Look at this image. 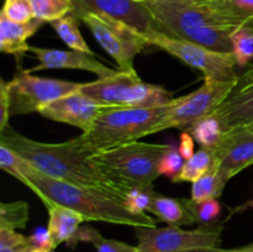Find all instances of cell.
<instances>
[{
	"label": "cell",
	"instance_id": "6da1fadb",
	"mask_svg": "<svg viewBox=\"0 0 253 252\" xmlns=\"http://www.w3.org/2000/svg\"><path fill=\"white\" fill-rule=\"evenodd\" d=\"M0 142L54 179L108 193L124 203L131 192L91 160L95 151L82 135L61 143H44L20 135L9 126L0 132Z\"/></svg>",
	"mask_w": 253,
	"mask_h": 252
},
{
	"label": "cell",
	"instance_id": "7a4b0ae2",
	"mask_svg": "<svg viewBox=\"0 0 253 252\" xmlns=\"http://www.w3.org/2000/svg\"><path fill=\"white\" fill-rule=\"evenodd\" d=\"M26 185L42 203L63 205L82 215L85 221H104L132 227H156V220L148 214H135L125 203L100 190L79 187L54 179L30 166L24 172Z\"/></svg>",
	"mask_w": 253,
	"mask_h": 252
},
{
	"label": "cell",
	"instance_id": "3957f363",
	"mask_svg": "<svg viewBox=\"0 0 253 252\" xmlns=\"http://www.w3.org/2000/svg\"><path fill=\"white\" fill-rule=\"evenodd\" d=\"M145 4L163 34L217 52H232L231 35L236 26L207 4L190 0H151Z\"/></svg>",
	"mask_w": 253,
	"mask_h": 252
},
{
	"label": "cell",
	"instance_id": "277c9868",
	"mask_svg": "<svg viewBox=\"0 0 253 252\" xmlns=\"http://www.w3.org/2000/svg\"><path fill=\"white\" fill-rule=\"evenodd\" d=\"M174 100L155 108H104L82 136L95 152L138 141L151 135L152 128L173 108Z\"/></svg>",
	"mask_w": 253,
	"mask_h": 252
},
{
	"label": "cell",
	"instance_id": "5b68a950",
	"mask_svg": "<svg viewBox=\"0 0 253 252\" xmlns=\"http://www.w3.org/2000/svg\"><path fill=\"white\" fill-rule=\"evenodd\" d=\"M169 145L140 141L98 151L91 160L127 189L151 190L158 177V165Z\"/></svg>",
	"mask_w": 253,
	"mask_h": 252
},
{
	"label": "cell",
	"instance_id": "8992f818",
	"mask_svg": "<svg viewBox=\"0 0 253 252\" xmlns=\"http://www.w3.org/2000/svg\"><path fill=\"white\" fill-rule=\"evenodd\" d=\"M82 94L106 108H155L173 100V93L161 85L146 83L137 73L118 71L106 78L83 83Z\"/></svg>",
	"mask_w": 253,
	"mask_h": 252
},
{
	"label": "cell",
	"instance_id": "52a82bcc",
	"mask_svg": "<svg viewBox=\"0 0 253 252\" xmlns=\"http://www.w3.org/2000/svg\"><path fill=\"white\" fill-rule=\"evenodd\" d=\"M142 37L148 46H155L177 57L187 66L202 72L204 78L209 77L221 82H239L240 77L235 72L236 58L232 52L224 53L214 51L194 42L175 39L158 30L142 34Z\"/></svg>",
	"mask_w": 253,
	"mask_h": 252
},
{
	"label": "cell",
	"instance_id": "ba28073f",
	"mask_svg": "<svg viewBox=\"0 0 253 252\" xmlns=\"http://www.w3.org/2000/svg\"><path fill=\"white\" fill-rule=\"evenodd\" d=\"M239 82H221L205 77L204 84L188 95L175 98L167 115L152 128L151 135L168 128L188 131L195 123L210 115L236 89Z\"/></svg>",
	"mask_w": 253,
	"mask_h": 252
},
{
	"label": "cell",
	"instance_id": "9c48e42d",
	"mask_svg": "<svg viewBox=\"0 0 253 252\" xmlns=\"http://www.w3.org/2000/svg\"><path fill=\"white\" fill-rule=\"evenodd\" d=\"M76 16L89 27L98 43L116 62L119 71L137 73L133 59L148 46L142 34L124 22L103 15L82 12Z\"/></svg>",
	"mask_w": 253,
	"mask_h": 252
},
{
	"label": "cell",
	"instance_id": "30bf717a",
	"mask_svg": "<svg viewBox=\"0 0 253 252\" xmlns=\"http://www.w3.org/2000/svg\"><path fill=\"white\" fill-rule=\"evenodd\" d=\"M82 84L83 83L35 77L30 73L29 69L17 67L14 78L6 82L10 118L39 113L47 104L78 91Z\"/></svg>",
	"mask_w": 253,
	"mask_h": 252
},
{
	"label": "cell",
	"instance_id": "8fae6325",
	"mask_svg": "<svg viewBox=\"0 0 253 252\" xmlns=\"http://www.w3.org/2000/svg\"><path fill=\"white\" fill-rule=\"evenodd\" d=\"M222 225L212 224L195 230L179 226L135 227L138 252H183L198 247H219Z\"/></svg>",
	"mask_w": 253,
	"mask_h": 252
},
{
	"label": "cell",
	"instance_id": "7c38bea8",
	"mask_svg": "<svg viewBox=\"0 0 253 252\" xmlns=\"http://www.w3.org/2000/svg\"><path fill=\"white\" fill-rule=\"evenodd\" d=\"M72 2L74 15L82 12L103 15L124 22L140 34H148L153 30L160 31L147 5L137 0H72Z\"/></svg>",
	"mask_w": 253,
	"mask_h": 252
},
{
	"label": "cell",
	"instance_id": "4fadbf2b",
	"mask_svg": "<svg viewBox=\"0 0 253 252\" xmlns=\"http://www.w3.org/2000/svg\"><path fill=\"white\" fill-rule=\"evenodd\" d=\"M104 108L106 106L100 105L78 90L47 104L39 113L49 120L81 128L82 133H84L89 131Z\"/></svg>",
	"mask_w": 253,
	"mask_h": 252
},
{
	"label": "cell",
	"instance_id": "5bb4252c",
	"mask_svg": "<svg viewBox=\"0 0 253 252\" xmlns=\"http://www.w3.org/2000/svg\"><path fill=\"white\" fill-rule=\"evenodd\" d=\"M215 156L220 175L225 182H229L253 165V133L246 127L226 132Z\"/></svg>",
	"mask_w": 253,
	"mask_h": 252
},
{
	"label": "cell",
	"instance_id": "9a60e30c",
	"mask_svg": "<svg viewBox=\"0 0 253 252\" xmlns=\"http://www.w3.org/2000/svg\"><path fill=\"white\" fill-rule=\"evenodd\" d=\"M30 52H32L39 61L37 66L29 69L30 73L43 71V69H79V71L91 72L99 78H106L118 72L99 62L93 54L84 53L76 49L63 51V49L30 46Z\"/></svg>",
	"mask_w": 253,
	"mask_h": 252
},
{
	"label": "cell",
	"instance_id": "2e32d148",
	"mask_svg": "<svg viewBox=\"0 0 253 252\" xmlns=\"http://www.w3.org/2000/svg\"><path fill=\"white\" fill-rule=\"evenodd\" d=\"M211 114L219 119L225 133L251 125L253 124V83L235 89L231 95Z\"/></svg>",
	"mask_w": 253,
	"mask_h": 252
},
{
	"label": "cell",
	"instance_id": "e0dca14e",
	"mask_svg": "<svg viewBox=\"0 0 253 252\" xmlns=\"http://www.w3.org/2000/svg\"><path fill=\"white\" fill-rule=\"evenodd\" d=\"M44 24L42 20H31L26 24H17L0 14V49L4 53L14 54L17 59L30 52L27 40L36 34Z\"/></svg>",
	"mask_w": 253,
	"mask_h": 252
},
{
	"label": "cell",
	"instance_id": "ac0fdd59",
	"mask_svg": "<svg viewBox=\"0 0 253 252\" xmlns=\"http://www.w3.org/2000/svg\"><path fill=\"white\" fill-rule=\"evenodd\" d=\"M44 205L48 211L47 229L53 239L56 247L63 242H67L69 246L85 219L76 210H72L63 205L52 202L44 203Z\"/></svg>",
	"mask_w": 253,
	"mask_h": 252
},
{
	"label": "cell",
	"instance_id": "d6986e66",
	"mask_svg": "<svg viewBox=\"0 0 253 252\" xmlns=\"http://www.w3.org/2000/svg\"><path fill=\"white\" fill-rule=\"evenodd\" d=\"M148 211L156 215L161 221L167 222L169 226L180 227L183 225L195 224L190 208V199L185 198H169L153 192Z\"/></svg>",
	"mask_w": 253,
	"mask_h": 252
},
{
	"label": "cell",
	"instance_id": "ffe728a7",
	"mask_svg": "<svg viewBox=\"0 0 253 252\" xmlns=\"http://www.w3.org/2000/svg\"><path fill=\"white\" fill-rule=\"evenodd\" d=\"M203 4L236 27L253 21V0H209Z\"/></svg>",
	"mask_w": 253,
	"mask_h": 252
},
{
	"label": "cell",
	"instance_id": "44dd1931",
	"mask_svg": "<svg viewBox=\"0 0 253 252\" xmlns=\"http://www.w3.org/2000/svg\"><path fill=\"white\" fill-rule=\"evenodd\" d=\"M215 162H216L215 151L208 150V148H200L192 157L184 161L183 168L178 173L177 177L172 179V182L194 183L195 180L202 178L205 173L209 172L212 166L215 165Z\"/></svg>",
	"mask_w": 253,
	"mask_h": 252
},
{
	"label": "cell",
	"instance_id": "7402d4cb",
	"mask_svg": "<svg viewBox=\"0 0 253 252\" xmlns=\"http://www.w3.org/2000/svg\"><path fill=\"white\" fill-rule=\"evenodd\" d=\"M188 131L202 148L212 151H216L225 135L221 123L212 114L195 123Z\"/></svg>",
	"mask_w": 253,
	"mask_h": 252
},
{
	"label": "cell",
	"instance_id": "603a6c76",
	"mask_svg": "<svg viewBox=\"0 0 253 252\" xmlns=\"http://www.w3.org/2000/svg\"><path fill=\"white\" fill-rule=\"evenodd\" d=\"M78 20V17H77L73 12H71V14L61 17V19L49 22V24L53 26L54 31L57 32L59 39H61L67 46L71 47L72 49H76V51H81L84 52V53H89L95 56V54L93 53V51L89 48L85 40L82 36V32L81 30H79Z\"/></svg>",
	"mask_w": 253,
	"mask_h": 252
},
{
	"label": "cell",
	"instance_id": "cb8c5ba5",
	"mask_svg": "<svg viewBox=\"0 0 253 252\" xmlns=\"http://www.w3.org/2000/svg\"><path fill=\"white\" fill-rule=\"evenodd\" d=\"M226 184L227 182L222 179L217 169L216 162H215L209 172H207L202 178L193 183L190 199L195 203L204 202L208 199H217L221 197Z\"/></svg>",
	"mask_w": 253,
	"mask_h": 252
},
{
	"label": "cell",
	"instance_id": "d4e9b609",
	"mask_svg": "<svg viewBox=\"0 0 253 252\" xmlns=\"http://www.w3.org/2000/svg\"><path fill=\"white\" fill-rule=\"evenodd\" d=\"M78 241L90 242L96 252H138L137 246H131L123 241L113 239H105L99 231L90 226H81L76 237L69 246L74 247Z\"/></svg>",
	"mask_w": 253,
	"mask_h": 252
},
{
	"label": "cell",
	"instance_id": "484cf974",
	"mask_svg": "<svg viewBox=\"0 0 253 252\" xmlns=\"http://www.w3.org/2000/svg\"><path fill=\"white\" fill-rule=\"evenodd\" d=\"M231 42L237 67L244 69L253 59V21L236 27L231 35Z\"/></svg>",
	"mask_w": 253,
	"mask_h": 252
},
{
	"label": "cell",
	"instance_id": "4316f807",
	"mask_svg": "<svg viewBox=\"0 0 253 252\" xmlns=\"http://www.w3.org/2000/svg\"><path fill=\"white\" fill-rule=\"evenodd\" d=\"M30 220V208L26 202H11L0 204V227L24 229Z\"/></svg>",
	"mask_w": 253,
	"mask_h": 252
},
{
	"label": "cell",
	"instance_id": "83f0119b",
	"mask_svg": "<svg viewBox=\"0 0 253 252\" xmlns=\"http://www.w3.org/2000/svg\"><path fill=\"white\" fill-rule=\"evenodd\" d=\"M35 17L44 22H52L74 10L72 0H31Z\"/></svg>",
	"mask_w": 253,
	"mask_h": 252
},
{
	"label": "cell",
	"instance_id": "f1b7e54d",
	"mask_svg": "<svg viewBox=\"0 0 253 252\" xmlns=\"http://www.w3.org/2000/svg\"><path fill=\"white\" fill-rule=\"evenodd\" d=\"M30 166H31V163L29 161L25 160L24 157H21L19 153L7 147L6 145L0 142V168L2 170H5L26 185V178H25L24 172Z\"/></svg>",
	"mask_w": 253,
	"mask_h": 252
},
{
	"label": "cell",
	"instance_id": "f546056e",
	"mask_svg": "<svg viewBox=\"0 0 253 252\" xmlns=\"http://www.w3.org/2000/svg\"><path fill=\"white\" fill-rule=\"evenodd\" d=\"M190 208L195 224H199L200 226L215 224V220L221 212V204L217 199H208L200 203H195L190 199Z\"/></svg>",
	"mask_w": 253,
	"mask_h": 252
},
{
	"label": "cell",
	"instance_id": "4dcf8cb0",
	"mask_svg": "<svg viewBox=\"0 0 253 252\" xmlns=\"http://www.w3.org/2000/svg\"><path fill=\"white\" fill-rule=\"evenodd\" d=\"M1 14L17 24H26L35 19L31 0H5Z\"/></svg>",
	"mask_w": 253,
	"mask_h": 252
},
{
	"label": "cell",
	"instance_id": "1f68e13d",
	"mask_svg": "<svg viewBox=\"0 0 253 252\" xmlns=\"http://www.w3.org/2000/svg\"><path fill=\"white\" fill-rule=\"evenodd\" d=\"M183 165H184V158L182 157L178 148L169 145L168 150L161 158L160 165H158V173H160V175H165L172 180L180 172Z\"/></svg>",
	"mask_w": 253,
	"mask_h": 252
},
{
	"label": "cell",
	"instance_id": "d6a6232c",
	"mask_svg": "<svg viewBox=\"0 0 253 252\" xmlns=\"http://www.w3.org/2000/svg\"><path fill=\"white\" fill-rule=\"evenodd\" d=\"M29 239L16 230L0 227V252H27Z\"/></svg>",
	"mask_w": 253,
	"mask_h": 252
},
{
	"label": "cell",
	"instance_id": "836d02e7",
	"mask_svg": "<svg viewBox=\"0 0 253 252\" xmlns=\"http://www.w3.org/2000/svg\"><path fill=\"white\" fill-rule=\"evenodd\" d=\"M153 190L132 189L125 199V207L135 214H146L152 202Z\"/></svg>",
	"mask_w": 253,
	"mask_h": 252
},
{
	"label": "cell",
	"instance_id": "e575fe53",
	"mask_svg": "<svg viewBox=\"0 0 253 252\" xmlns=\"http://www.w3.org/2000/svg\"><path fill=\"white\" fill-rule=\"evenodd\" d=\"M30 242V246L35 247V249L44 250V251L52 252L56 249L53 239H52L51 234H49L48 229H43V227H39L35 230L34 234L31 236L27 237Z\"/></svg>",
	"mask_w": 253,
	"mask_h": 252
},
{
	"label": "cell",
	"instance_id": "d590c367",
	"mask_svg": "<svg viewBox=\"0 0 253 252\" xmlns=\"http://www.w3.org/2000/svg\"><path fill=\"white\" fill-rule=\"evenodd\" d=\"M10 120V101L7 94L6 82L0 79V132L9 127Z\"/></svg>",
	"mask_w": 253,
	"mask_h": 252
},
{
	"label": "cell",
	"instance_id": "8d00e7d4",
	"mask_svg": "<svg viewBox=\"0 0 253 252\" xmlns=\"http://www.w3.org/2000/svg\"><path fill=\"white\" fill-rule=\"evenodd\" d=\"M194 141L195 140L190 135L189 131H183L182 135H180L178 151H179V153L184 160H188V158L194 155Z\"/></svg>",
	"mask_w": 253,
	"mask_h": 252
},
{
	"label": "cell",
	"instance_id": "74e56055",
	"mask_svg": "<svg viewBox=\"0 0 253 252\" xmlns=\"http://www.w3.org/2000/svg\"><path fill=\"white\" fill-rule=\"evenodd\" d=\"M253 83V66L250 67L244 74L239 78V84H237L236 88H242L245 85H249V84Z\"/></svg>",
	"mask_w": 253,
	"mask_h": 252
},
{
	"label": "cell",
	"instance_id": "f35d334b",
	"mask_svg": "<svg viewBox=\"0 0 253 252\" xmlns=\"http://www.w3.org/2000/svg\"><path fill=\"white\" fill-rule=\"evenodd\" d=\"M183 252H236V249H220V247H198V249L187 250Z\"/></svg>",
	"mask_w": 253,
	"mask_h": 252
},
{
	"label": "cell",
	"instance_id": "ab89813d",
	"mask_svg": "<svg viewBox=\"0 0 253 252\" xmlns=\"http://www.w3.org/2000/svg\"><path fill=\"white\" fill-rule=\"evenodd\" d=\"M236 252H253V244L247 245V246L244 247H239V249H236Z\"/></svg>",
	"mask_w": 253,
	"mask_h": 252
},
{
	"label": "cell",
	"instance_id": "60d3db41",
	"mask_svg": "<svg viewBox=\"0 0 253 252\" xmlns=\"http://www.w3.org/2000/svg\"><path fill=\"white\" fill-rule=\"evenodd\" d=\"M27 252H48V251H44V250H40V249H35V247L30 246V249L27 250Z\"/></svg>",
	"mask_w": 253,
	"mask_h": 252
},
{
	"label": "cell",
	"instance_id": "b9f144b4",
	"mask_svg": "<svg viewBox=\"0 0 253 252\" xmlns=\"http://www.w3.org/2000/svg\"><path fill=\"white\" fill-rule=\"evenodd\" d=\"M246 208H253V200H250L249 203H246V204H245L244 207H242L241 209H240V210H242V209H246Z\"/></svg>",
	"mask_w": 253,
	"mask_h": 252
},
{
	"label": "cell",
	"instance_id": "7bdbcfd3",
	"mask_svg": "<svg viewBox=\"0 0 253 252\" xmlns=\"http://www.w3.org/2000/svg\"><path fill=\"white\" fill-rule=\"evenodd\" d=\"M246 128L250 131V132L253 133V124H251V125H249V126H246Z\"/></svg>",
	"mask_w": 253,
	"mask_h": 252
},
{
	"label": "cell",
	"instance_id": "ee69618b",
	"mask_svg": "<svg viewBox=\"0 0 253 252\" xmlns=\"http://www.w3.org/2000/svg\"><path fill=\"white\" fill-rule=\"evenodd\" d=\"M190 1H194V2H205V1H209V0H190Z\"/></svg>",
	"mask_w": 253,
	"mask_h": 252
},
{
	"label": "cell",
	"instance_id": "f6af8a7d",
	"mask_svg": "<svg viewBox=\"0 0 253 252\" xmlns=\"http://www.w3.org/2000/svg\"><path fill=\"white\" fill-rule=\"evenodd\" d=\"M137 1H141V2H147V1H151V0H137Z\"/></svg>",
	"mask_w": 253,
	"mask_h": 252
}]
</instances>
